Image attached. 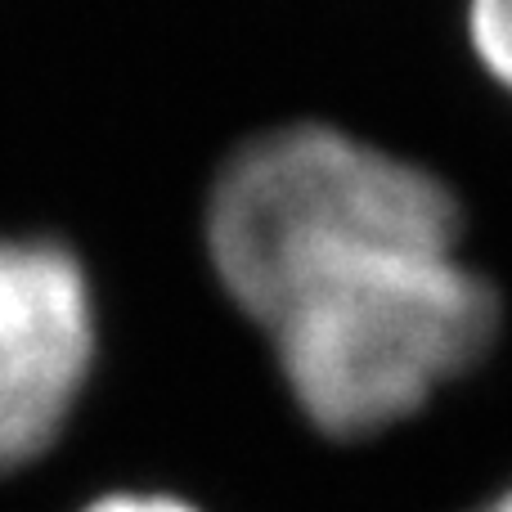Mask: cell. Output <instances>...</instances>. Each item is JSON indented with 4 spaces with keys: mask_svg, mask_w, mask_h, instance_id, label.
<instances>
[{
    "mask_svg": "<svg viewBox=\"0 0 512 512\" xmlns=\"http://www.w3.org/2000/svg\"><path fill=\"white\" fill-rule=\"evenodd\" d=\"M459 32L477 77L512 104V0H459Z\"/></svg>",
    "mask_w": 512,
    "mask_h": 512,
    "instance_id": "obj_4",
    "label": "cell"
},
{
    "mask_svg": "<svg viewBox=\"0 0 512 512\" xmlns=\"http://www.w3.org/2000/svg\"><path fill=\"white\" fill-rule=\"evenodd\" d=\"M472 512H512V486H504L499 495H490L481 508H472Z\"/></svg>",
    "mask_w": 512,
    "mask_h": 512,
    "instance_id": "obj_6",
    "label": "cell"
},
{
    "mask_svg": "<svg viewBox=\"0 0 512 512\" xmlns=\"http://www.w3.org/2000/svg\"><path fill=\"white\" fill-rule=\"evenodd\" d=\"M256 337L310 436L369 445L486 360L499 297L463 252L387 248L315 274Z\"/></svg>",
    "mask_w": 512,
    "mask_h": 512,
    "instance_id": "obj_2",
    "label": "cell"
},
{
    "mask_svg": "<svg viewBox=\"0 0 512 512\" xmlns=\"http://www.w3.org/2000/svg\"><path fill=\"white\" fill-rule=\"evenodd\" d=\"M104 364V297L86 252L50 230H0V481L45 468Z\"/></svg>",
    "mask_w": 512,
    "mask_h": 512,
    "instance_id": "obj_3",
    "label": "cell"
},
{
    "mask_svg": "<svg viewBox=\"0 0 512 512\" xmlns=\"http://www.w3.org/2000/svg\"><path fill=\"white\" fill-rule=\"evenodd\" d=\"M72 512H212V508L176 486H104L81 499Z\"/></svg>",
    "mask_w": 512,
    "mask_h": 512,
    "instance_id": "obj_5",
    "label": "cell"
},
{
    "mask_svg": "<svg viewBox=\"0 0 512 512\" xmlns=\"http://www.w3.org/2000/svg\"><path fill=\"white\" fill-rule=\"evenodd\" d=\"M387 248L463 252L459 198L427 167L319 117L243 135L198 203L203 270L252 333L315 274Z\"/></svg>",
    "mask_w": 512,
    "mask_h": 512,
    "instance_id": "obj_1",
    "label": "cell"
}]
</instances>
